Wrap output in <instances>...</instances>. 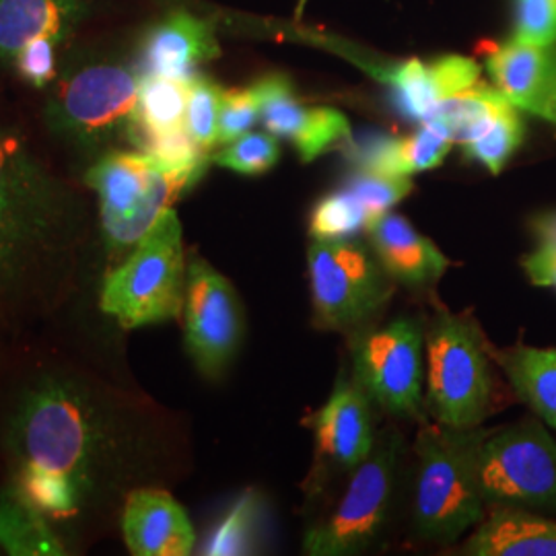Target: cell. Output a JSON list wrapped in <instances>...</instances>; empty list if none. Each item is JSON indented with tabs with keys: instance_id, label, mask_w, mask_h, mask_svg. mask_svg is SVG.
<instances>
[{
	"instance_id": "cell-1",
	"label": "cell",
	"mask_w": 556,
	"mask_h": 556,
	"mask_svg": "<svg viewBox=\"0 0 556 556\" xmlns=\"http://www.w3.org/2000/svg\"><path fill=\"white\" fill-rule=\"evenodd\" d=\"M4 367L2 484L29 503L71 553L118 526L132 491L153 486L155 417L116 381L59 353Z\"/></svg>"
},
{
	"instance_id": "cell-2",
	"label": "cell",
	"mask_w": 556,
	"mask_h": 556,
	"mask_svg": "<svg viewBox=\"0 0 556 556\" xmlns=\"http://www.w3.org/2000/svg\"><path fill=\"white\" fill-rule=\"evenodd\" d=\"M89 213L0 124V324L4 332L50 318L79 287Z\"/></svg>"
},
{
	"instance_id": "cell-3",
	"label": "cell",
	"mask_w": 556,
	"mask_h": 556,
	"mask_svg": "<svg viewBox=\"0 0 556 556\" xmlns=\"http://www.w3.org/2000/svg\"><path fill=\"white\" fill-rule=\"evenodd\" d=\"M140 79L139 62L118 50L62 52L43 122L66 149L93 163L128 140L139 112Z\"/></svg>"
},
{
	"instance_id": "cell-4",
	"label": "cell",
	"mask_w": 556,
	"mask_h": 556,
	"mask_svg": "<svg viewBox=\"0 0 556 556\" xmlns=\"http://www.w3.org/2000/svg\"><path fill=\"white\" fill-rule=\"evenodd\" d=\"M486 429H454L420 422L413 493V530L418 538L450 544L484 517L477 452Z\"/></svg>"
},
{
	"instance_id": "cell-5",
	"label": "cell",
	"mask_w": 556,
	"mask_h": 556,
	"mask_svg": "<svg viewBox=\"0 0 556 556\" xmlns=\"http://www.w3.org/2000/svg\"><path fill=\"white\" fill-rule=\"evenodd\" d=\"M200 178L202 172L167 167L137 149H114L93 161L85 184L98 194L108 256L116 262L126 258Z\"/></svg>"
},
{
	"instance_id": "cell-6",
	"label": "cell",
	"mask_w": 556,
	"mask_h": 556,
	"mask_svg": "<svg viewBox=\"0 0 556 556\" xmlns=\"http://www.w3.org/2000/svg\"><path fill=\"white\" fill-rule=\"evenodd\" d=\"M491 346L477 319L439 309L425 330V406L454 429L480 427L495 408Z\"/></svg>"
},
{
	"instance_id": "cell-7",
	"label": "cell",
	"mask_w": 556,
	"mask_h": 556,
	"mask_svg": "<svg viewBox=\"0 0 556 556\" xmlns=\"http://www.w3.org/2000/svg\"><path fill=\"white\" fill-rule=\"evenodd\" d=\"M186 277L181 223L169 208L135 250L105 275L100 309L124 330L176 319L184 309Z\"/></svg>"
},
{
	"instance_id": "cell-8",
	"label": "cell",
	"mask_w": 556,
	"mask_h": 556,
	"mask_svg": "<svg viewBox=\"0 0 556 556\" xmlns=\"http://www.w3.org/2000/svg\"><path fill=\"white\" fill-rule=\"evenodd\" d=\"M402 466V438L394 427L376 435L374 450L349 475L334 507L303 536L309 556H353L369 551L388 528Z\"/></svg>"
},
{
	"instance_id": "cell-9",
	"label": "cell",
	"mask_w": 556,
	"mask_h": 556,
	"mask_svg": "<svg viewBox=\"0 0 556 556\" xmlns=\"http://www.w3.org/2000/svg\"><path fill=\"white\" fill-rule=\"evenodd\" d=\"M477 475L489 509L556 514V439L538 417L486 429L478 443Z\"/></svg>"
},
{
	"instance_id": "cell-10",
	"label": "cell",
	"mask_w": 556,
	"mask_h": 556,
	"mask_svg": "<svg viewBox=\"0 0 556 556\" xmlns=\"http://www.w3.org/2000/svg\"><path fill=\"white\" fill-rule=\"evenodd\" d=\"M307 273L314 324L321 330L353 332L378 316L394 295V280L357 238L312 239Z\"/></svg>"
},
{
	"instance_id": "cell-11",
	"label": "cell",
	"mask_w": 556,
	"mask_h": 556,
	"mask_svg": "<svg viewBox=\"0 0 556 556\" xmlns=\"http://www.w3.org/2000/svg\"><path fill=\"white\" fill-rule=\"evenodd\" d=\"M425 330L422 319L402 316L349 337L353 376L392 417L425 420Z\"/></svg>"
},
{
	"instance_id": "cell-12",
	"label": "cell",
	"mask_w": 556,
	"mask_h": 556,
	"mask_svg": "<svg viewBox=\"0 0 556 556\" xmlns=\"http://www.w3.org/2000/svg\"><path fill=\"white\" fill-rule=\"evenodd\" d=\"M184 342L200 376L220 379L238 357L245 319L233 282L206 260L188 262L184 298Z\"/></svg>"
},
{
	"instance_id": "cell-13",
	"label": "cell",
	"mask_w": 556,
	"mask_h": 556,
	"mask_svg": "<svg viewBox=\"0 0 556 556\" xmlns=\"http://www.w3.org/2000/svg\"><path fill=\"white\" fill-rule=\"evenodd\" d=\"M374 400L357 378L340 376L328 402L312 417L316 466L309 486L319 491L328 478L351 475L376 443Z\"/></svg>"
},
{
	"instance_id": "cell-14",
	"label": "cell",
	"mask_w": 556,
	"mask_h": 556,
	"mask_svg": "<svg viewBox=\"0 0 556 556\" xmlns=\"http://www.w3.org/2000/svg\"><path fill=\"white\" fill-rule=\"evenodd\" d=\"M252 89L264 128L277 139L291 140L305 163L353 137L344 114L332 108H305L285 75H266Z\"/></svg>"
},
{
	"instance_id": "cell-15",
	"label": "cell",
	"mask_w": 556,
	"mask_h": 556,
	"mask_svg": "<svg viewBox=\"0 0 556 556\" xmlns=\"http://www.w3.org/2000/svg\"><path fill=\"white\" fill-rule=\"evenodd\" d=\"M486 68L495 87L519 112L544 119L556 132V41L495 43L486 52Z\"/></svg>"
},
{
	"instance_id": "cell-16",
	"label": "cell",
	"mask_w": 556,
	"mask_h": 556,
	"mask_svg": "<svg viewBox=\"0 0 556 556\" xmlns=\"http://www.w3.org/2000/svg\"><path fill=\"white\" fill-rule=\"evenodd\" d=\"M119 530L135 556H188L197 546L186 509L160 486H140L126 497Z\"/></svg>"
},
{
	"instance_id": "cell-17",
	"label": "cell",
	"mask_w": 556,
	"mask_h": 556,
	"mask_svg": "<svg viewBox=\"0 0 556 556\" xmlns=\"http://www.w3.org/2000/svg\"><path fill=\"white\" fill-rule=\"evenodd\" d=\"M142 75L190 80L197 66L219 56V43L211 23L186 11H176L147 29L140 40Z\"/></svg>"
},
{
	"instance_id": "cell-18",
	"label": "cell",
	"mask_w": 556,
	"mask_h": 556,
	"mask_svg": "<svg viewBox=\"0 0 556 556\" xmlns=\"http://www.w3.org/2000/svg\"><path fill=\"white\" fill-rule=\"evenodd\" d=\"M371 252L394 282L406 287H429L450 268V260L402 215L386 213L367 229Z\"/></svg>"
},
{
	"instance_id": "cell-19",
	"label": "cell",
	"mask_w": 556,
	"mask_h": 556,
	"mask_svg": "<svg viewBox=\"0 0 556 556\" xmlns=\"http://www.w3.org/2000/svg\"><path fill=\"white\" fill-rule=\"evenodd\" d=\"M93 7L96 0H0V62L11 64L36 38H50L64 48Z\"/></svg>"
},
{
	"instance_id": "cell-20",
	"label": "cell",
	"mask_w": 556,
	"mask_h": 556,
	"mask_svg": "<svg viewBox=\"0 0 556 556\" xmlns=\"http://www.w3.org/2000/svg\"><path fill=\"white\" fill-rule=\"evenodd\" d=\"M468 556H556V519L528 509L495 507L462 546Z\"/></svg>"
},
{
	"instance_id": "cell-21",
	"label": "cell",
	"mask_w": 556,
	"mask_h": 556,
	"mask_svg": "<svg viewBox=\"0 0 556 556\" xmlns=\"http://www.w3.org/2000/svg\"><path fill=\"white\" fill-rule=\"evenodd\" d=\"M491 357L509 381L516 396L556 431V349L516 344L491 349Z\"/></svg>"
},
{
	"instance_id": "cell-22",
	"label": "cell",
	"mask_w": 556,
	"mask_h": 556,
	"mask_svg": "<svg viewBox=\"0 0 556 556\" xmlns=\"http://www.w3.org/2000/svg\"><path fill=\"white\" fill-rule=\"evenodd\" d=\"M509 103L511 101L497 87L478 83L462 93L439 101L420 124L438 128L452 142L468 144L482 137Z\"/></svg>"
},
{
	"instance_id": "cell-23",
	"label": "cell",
	"mask_w": 556,
	"mask_h": 556,
	"mask_svg": "<svg viewBox=\"0 0 556 556\" xmlns=\"http://www.w3.org/2000/svg\"><path fill=\"white\" fill-rule=\"evenodd\" d=\"M0 551L13 556L68 555L54 528L9 486H0Z\"/></svg>"
},
{
	"instance_id": "cell-24",
	"label": "cell",
	"mask_w": 556,
	"mask_h": 556,
	"mask_svg": "<svg viewBox=\"0 0 556 556\" xmlns=\"http://www.w3.org/2000/svg\"><path fill=\"white\" fill-rule=\"evenodd\" d=\"M190 80L142 75L137 122L151 132H172L186 128Z\"/></svg>"
},
{
	"instance_id": "cell-25",
	"label": "cell",
	"mask_w": 556,
	"mask_h": 556,
	"mask_svg": "<svg viewBox=\"0 0 556 556\" xmlns=\"http://www.w3.org/2000/svg\"><path fill=\"white\" fill-rule=\"evenodd\" d=\"M260 497L254 491H248L243 497L220 519L217 528L204 542L202 555H248L252 553L254 538L258 530Z\"/></svg>"
},
{
	"instance_id": "cell-26",
	"label": "cell",
	"mask_w": 556,
	"mask_h": 556,
	"mask_svg": "<svg viewBox=\"0 0 556 556\" xmlns=\"http://www.w3.org/2000/svg\"><path fill=\"white\" fill-rule=\"evenodd\" d=\"M523 137L526 124L516 105L509 103L482 137L464 144V151L468 160L482 163L491 174L497 176L507 165V161L516 155Z\"/></svg>"
},
{
	"instance_id": "cell-27",
	"label": "cell",
	"mask_w": 556,
	"mask_h": 556,
	"mask_svg": "<svg viewBox=\"0 0 556 556\" xmlns=\"http://www.w3.org/2000/svg\"><path fill=\"white\" fill-rule=\"evenodd\" d=\"M363 229H367L365 208L346 188L319 200L309 219L312 239L337 241L357 238Z\"/></svg>"
},
{
	"instance_id": "cell-28",
	"label": "cell",
	"mask_w": 556,
	"mask_h": 556,
	"mask_svg": "<svg viewBox=\"0 0 556 556\" xmlns=\"http://www.w3.org/2000/svg\"><path fill=\"white\" fill-rule=\"evenodd\" d=\"M361 202L367 215V227L374 220L383 217L396 206L400 200L406 199L413 190L410 176H392L381 172L357 169L351 174L344 186Z\"/></svg>"
},
{
	"instance_id": "cell-29",
	"label": "cell",
	"mask_w": 556,
	"mask_h": 556,
	"mask_svg": "<svg viewBox=\"0 0 556 556\" xmlns=\"http://www.w3.org/2000/svg\"><path fill=\"white\" fill-rule=\"evenodd\" d=\"M223 89L215 80L194 75L188 85L186 130L200 149L211 153L219 144V112Z\"/></svg>"
},
{
	"instance_id": "cell-30",
	"label": "cell",
	"mask_w": 556,
	"mask_h": 556,
	"mask_svg": "<svg viewBox=\"0 0 556 556\" xmlns=\"http://www.w3.org/2000/svg\"><path fill=\"white\" fill-rule=\"evenodd\" d=\"M280 147L270 132H245L243 137L223 144L211 161L241 176H262L277 165Z\"/></svg>"
},
{
	"instance_id": "cell-31",
	"label": "cell",
	"mask_w": 556,
	"mask_h": 556,
	"mask_svg": "<svg viewBox=\"0 0 556 556\" xmlns=\"http://www.w3.org/2000/svg\"><path fill=\"white\" fill-rule=\"evenodd\" d=\"M452 140L443 137L438 128L429 124H420L415 135L408 139H396L394 147V174L413 176L420 172H429L441 165L452 149Z\"/></svg>"
},
{
	"instance_id": "cell-32",
	"label": "cell",
	"mask_w": 556,
	"mask_h": 556,
	"mask_svg": "<svg viewBox=\"0 0 556 556\" xmlns=\"http://www.w3.org/2000/svg\"><path fill=\"white\" fill-rule=\"evenodd\" d=\"M60 43L50 38H36L27 41L17 56L13 59L15 73L20 79L36 89H48L54 79L59 77L60 71Z\"/></svg>"
},
{
	"instance_id": "cell-33",
	"label": "cell",
	"mask_w": 556,
	"mask_h": 556,
	"mask_svg": "<svg viewBox=\"0 0 556 556\" xmlns=\"http://www.w3.org/2000/svg\"><path fill=\"white\" fill-rule=\"evenodd\" d=\"M514 40L532 46L556 41V0H514Z\"/></svg>"
},
{
	"instance_id": "cell-34",
	"label": "cell",
	"mask_w": 556,
	"mask_h": 556,
	"mask_svg": "<svg viewBox=\"0 0 556 556\" xmlns=\"http://www.w3.org/2000/svg\"><path fill=\"white\" fill-rule=\"evenodd\" d=\"M260 119L258 100L254 89H223L219 112V144L250 132Z\"/></svg>"
},
{
	"instance_id": "cell-35",
	"label": "cell",
	"mask_w": 556,
	"mask_h": 556,
	"mask_svg": "<svg viewBox=\"0 0 556 556\" xmlns=\"http://www.w3.org/2000/svg\"><path fill=\"white\" fill-rule=\"evenodd\" d=\"M521 268L536 287H548L556 291V252L538 248L521 258Z\"/></svg>"
},
{
	"instance_id": "cell-36",
	"label": "cell",
	"mask_w": 556,
	"mask_h": 556,
	"mask_svg": "<svg viewBox=\"0 0 556 556\" xmlns=\"http://www.w3.org/2000/svg\"><path fill=\"white\" fill-rule=\"evenodd\" d=\"M530 231L538 241V248L556 252V211H546L530 219Z\"/></svg>"
},
{
	"instance_id": "cell-37",
	"label": "cell",
	"mask_w": 556,
	"mask_h": 556,
	"mask_svg": "<svg viewBox=\"0 0 556 556\" xmlns=\"http://www.w3.org/2000/svg\"><path fill=\"white\" fill-rule=\"evenodd\" d=\"M2 334H4V328L0 324V361H2Z\"/></svg>"
}]
</instances>
